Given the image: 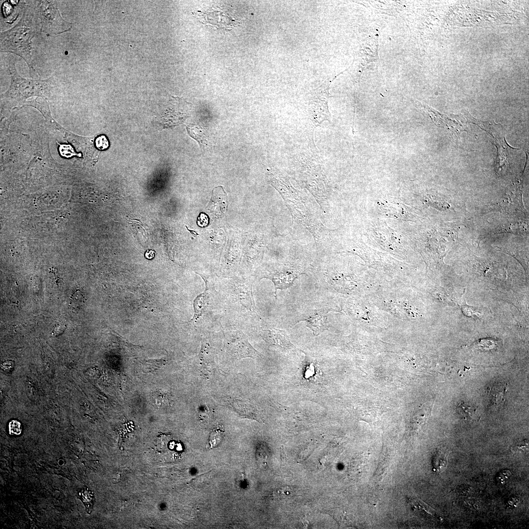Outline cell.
<instances>
[{"mask_svg": "<svg viewBox=\"0 0 529 529\" xmlns=\"http://www.w3.org/2000/svg\"><path fill=\"white\" fill-rule=\"evenodd\" d=\"M76 496L83 503L87 513L91 514L95 502L93 492L89 488L84 486L77 490Z\"/></svg>", "mask_w": 529, "mask_h": 529, "instance_id": "obj_14", "label": "cell"}, {"mask_svg": "<svg viewBox=\"0 0 529 529\" xmlns=\"http://www.w3.org/2000/svg\"><path fill=\"white\" fill-rule=\"evenodd\" d=\"M205 283L204 291L198 295L193 301L194 314L191 321L196 322L200 318L207 314L213 309L215 304V292L214 286L210 283L207 277L198 273Z\"/></svg>", "mask_w": 529, "mask_h": 529, "instance_id": "obj_6", "label": "cell"}, {"mask_svg": "<svg viewBox=\"0 0 529 529\" xmlns=\"http://www.w3.org/2000/svg\"><path fill=\"white\" fill-rule=\"evenodd\" d=\"M223 289L231 302L238 303L249 310L253 308L251 288L244 281L235 280L228 281L223 286Z\"/></svg>", "mask_w": 529, "mask_h": 529, "instance_id": "obj_5", "label": "cell"}, {"mask_svg": "<svg viewBox=\"0 0 529 529\" xmlns=\"http://www.w3.org/2000/svg\"><path fill=\"white\" fill-rule=\"evenodd\" d=\"M209 217L205 213H201L197 218V224L201 227H205L208 225Z\"/></svg>", "mask_w": 529, "mask_h": 529, "instance_id": "obj_23", "label": "cell"}, {"mask_svg": "<svg viewBox=\"0 0 529 529\" xmlns=\"http://www.w3.org/2000/svg\"><path fill=\"white\" fill-rule=\"evenodd\" d=\"M25 106L33 107L40 112L45 118L46 124L49 128L59 131L65 135L68 133V131L55 121L51 116L47 98L38 97L33 100L25 101L21 107Z\"/></svg>", "mask_w": 529, "mask_h": 529, "instance_id": "obj_8", "label": "cell"}, {"mask_svg": "<svg viewBox=\"0 0 529 529\" xmlns=\"http://www.w3.org/2000/svg\"><path fill=\"white\" fill-rule=\"evenodd\" d=\"M71 299L72 305L77 307L83 302V296L80 291L77 290L72 294Z\"/></svg>", "mask_w": 529, "mask_h": 529, "instance_id": "obj_21", "label": "cell"}, {"mask_svg": "<svg viewBox=\"0 0 529 529\" xmlns=\"http://www.w3.org/2000/svg\"><path fill=\"white\" fill-rule=\"evenodd\" d=\"M186 129L189 135L198 143L201 148L208 144L207 137L201 128L197 126H187Z\"/></svg>", "mask_w": 529, "mask_h": 529, "instance_id": "obj_16", "label": "cell"}, {"mask_svg": "<svg viewBox=\"0 0 529 529\" xmlns=\"http://www.w3.org/2000/svg\"><path fill=\"white\" fill-rule=\"evenodd\" d=\"M447 464V456L444 453L437 451L434 453L433 457L432 464L435 472H441L446 467Z\"/></svg>", "mask_w": 529, "mask_h": 529, "instance_id": "obj_17", "label": "cell"}, {"mask_svg": "<svg viewBox=\"0 0 529 529\" xmlns=\"http://www.w3.org/2000/svg\"><path fill=\"white\" fill-rule=\"evenodd\" d=\"M8 430L9 433L11 435H19L22 433V425L17 420H11L9 423Z\"/></svg>", "mask_w": 529, "mask_h": 529, "instance_id": "obj_19", "label": "cell"}, {"mask_svg": "<svg viewBox=\"0 0 529 529\" xmlns=\"http://www.w3.org/2000/svg\"><path fill=\"white\" fill-rule=\"evenodd\" d=\"M60 152L63 151L64 152L61 154L66 157H70L73 155H76L74 151H73L72 147L69 144H60L59 147Z\"/></svg>", "mask_w": 529, "mask_h": 529, "instance_id": "obj_22", "label": "cell"}, {"mask_svg": "<svg viewBox=\"0 0 529 529\" xmlns=\"http://www.w3.org/2000/svg\"><path fill=\"white\" fill-rule=\"evenodd\" d=\"M507 385L499 384L493 385L489 389L491 405L494 407L503 406L507 391Z\"/></svg>", "mask_w": 529, "mask_h": 529, "instance_id": "obj_12", "label": "cell"}, {"mask_svg": "<svg viewBox=\"0 0 529 529\" xmlns=\"http://www.w3.org/2000/svg\"><path fill=\"white\" fill-rule=\"evenodd\" d=\"M459 414L467 421H478L480 419L477 409L472 405L466 402H462L457 407Z\"/></svg>", "mask_w": 529, "mask_h": 529, "instance_id": "obj_15", "label": "cell"}, {"mask_svg": "<svg viewBox=\"0 0 529 529\" xmlns=\"http://www.w3.org/2000/svg\"><path fill=\"white\" fill-rule=\"evenodd\" d=\"M509 474V473L507 472H504V475H505V476L504 477V478H505V479H508V474ZM499 477H500V478H502V476H504V473H501L500 474H499Z\"/></svg>", "mask_w": 529, "mask_h": 529, "instance_id": "obj_25", "label": "cell"}, {"mask_svg": "<svg viewBox=\"0 0 529 529\" xmlns=\"http://www.w3.org/2000/svg\"><path fill=\"white\" fill-rule=\"evenodd\" d=\"M262 337L270 344L282 348H290L292 346L290 339L284 331L276 329L264 330Z\"/></svg>", "mask_w": 529, "mask_h": 529, "instance_id": "obj_10", "label": "cell"}, {"mask_svg": "<svg viewBox=\"0 0 529 529\" xmlns=\"http://www.w3.org/2000/svg\"><path fill=\"white\" fill-rule=\"evenodd\" d=\"M306 320L307 326L313 330L315 335H318L326 330V316L323 313H314Z\"/></svg>", "mask_w": 529, "mask_h": 529, "instance_id": "obj_13", "label": "cell"}, {"mask_svg": "<svg viewBox=\"0 0 529 529\" xmlns=\"http://www.w3.org/2000/svg\"><path fill=\"white\" fill-rule=\"evenodd\" d=\"M38 18L40 20V31L51 36L70 31L72 24L65 21L53 1H30Z\"/></svg>", "mask_w": 529, "mask_h": 529, "instance_id": "obj_3", "label": "cell"}, {"mask_svg": "<svg viewBox=\"0 0 529 529\" xmlns=\"http://www.w3.org/2000/svg\"><path fill=\"white\" fill-rule=\"evenodd\" d=\"M155 252L152 250H147L144 253V257L149 260L152 259L155 257Z\"/></svg>", "mask_w": 529, "mask_h": 529, "instance_id": "obj_24", "label": "cell"}, {"mask_svg": "<svg viewBox=\"0 0 529 529\" xmlns=\"http://www.w3.org/2000/svg\"><path fill=\"white\" fill-rule=\"evenodd\" d=\"M225 345L227 352L235 358H255L261 356L250 344L244 335L239 331L226 333Z\"/></svg>", "mask_w": 529, "mask_h": 529, "instance_id": "obj_4", "label": "cell"}, {"mask_svg": "<svg viewBox=\"0 0 529 529\" xmlns=\"http://www.w3.org/2000/svg\"><path fill=\"white\" fill-rule=\"evenodd\" d=\"M177 98L178 97H174L164 114V119L167 120L165 121V125L167 126L178 124L186 117L185 113L181 112L183 110V109L177 108L179 105H177Z\"/></svg>", "mask_w": 529, "mask_h": 529, "instance_id": "obj_11", "label": "cell"}, {"mask_svg": "<svg viewBox=\"0 0 529 529\" xmlns=\"http://www.w3.org/2000/svg\"><path fill=\"white\" fill-rule=\"evenodd\" d=\"M95 144L96 148L99 150H105L109 145L108 140L104 135L97 137L95 141Z\"/></svg>", "mask_w": 529, "mask_h": 529, "instance_id": "obj_20", "label": "cell"}, {"mask_svg": "<svg viewBox=\"0 0 529 529\" xmlns=\"http://www.w3.org/2000/svg\"><path fill=\"white\" fill-rule=\"evenodd\" d=\"M228 205L227 193L221 186L215 187L212 192V195L207 208L216 216L219 217L224 214Z\"/></svg>", "mask_w": 529, "mask_h": 529, "instance_id": "obj_9", "label": "cell"}, {"mask_svg": "<svg viewBox=\"0 0 529 529\" xmlns=\"http://www.w3.org/2000/svg\"><path fill=\"white\" fill-rule=\"evenodd\" d=\"M17 58L12 57L8 63V70L10 76V84L7 90L1 95V99L13 100L22 105L28 98L36 96L37 97L49 98L55 87L54 76L45 79H32L24 78L18 73L16 69Z\"/></svg>", "mask_w": 529, "mask_h": 529, "instance_id": "obj_2", "label": "cell"}, {"mask_svg": "<svg viewBox=\"0 0 529 529\" xmlns=\"http://www.w3.org/2000/svg\"><path fill=\"white\" fill-rule=\"evenodd\" d=\"M186 227L187 229V230H188V231H189V232H190V233H191V234H192V235L193 236H197V235H198V234H197V233H196V232H195V231H193V230H191L189 229H188V228H187V226H186Z\"/></svg>", "mask_w": 529, "mask_h": 529, "instance_id": "obj_26", "label": "cell"}, {"mask_svg": "<svg viewBox=\"0 0 529 529\" xmlns=\"http://www.w3.org/2000/svg\"><path fill=\"white\" fill-rule=\"evenodd\" d=\"M224 435V432L220 427L214 429L211 433L209 437L210 448L216 447L221 441Z\"/></svg>", "mask_w": 529, "mask_h": 529, "instance_id": "obj_18", "label": "cell"}, {"mask_svg": "<svg viewBox=\"0 0 529 529\" xmlns=\"http://www.w3.org/2000/svg\"><path fill=\"white\" fill-rule=\"evenodd\" d=\"M433 121L438 126L447 127L454 133L458 134L464 131V118L460 115L442 114L428 106L423 105Z\"/></svg>", "mask_w": 529, "mask_h": 529, "instance_id": "obj_7", "label": "cell"}, {"mask_svg": "<svg viewBox=\"0 0 529 529\" xmlns=\"http://www.w3.org/2000/svg\"><path fill=\"white\" fill-rule=\"evenodd\" d=\"M25 6L20 21L10 29L0 32V52L14 53L22 57L31 72L32 67V40L37 32L39 23L35 9L31 3Z\"/></svg>", "mask_w": 529, "mask_h": 529, "instance_id": "obj_1", "label": "cell"}]
</instances>
